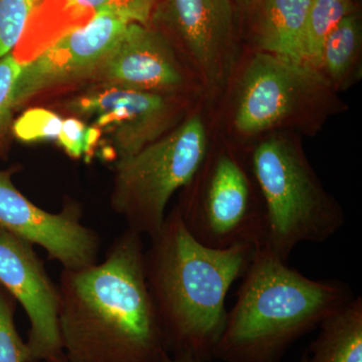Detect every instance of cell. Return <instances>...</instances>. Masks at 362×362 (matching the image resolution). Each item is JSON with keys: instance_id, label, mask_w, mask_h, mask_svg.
Masks as SVG:
<instances>
[{"instance_id": "277c9868", "label": "cell", "mask_w": 362, "mask_h": 362, "mask_svg": "<svg viewBox=\"0 0 362 362\" xmlns=\"http://www.w3.org/2000/svg\"><path fill=\"white\" fill-rule=\"evenodd\" d=\"M252 176L266 209L264 246L288 262L301 243H323L339 232L344 214L326 194L301 150L284 138L259 143L251 157Z\"/></svg>"}, {"instance_id": "ac0fdd59", "label": "cell", "mask_w": 362, "mask_h": 362, "mask_svg": "<svg viewBox=\"0 0 362 362\" xmlns=\"http://www.w3.org/2000/svg\"><path fill=\"white\" fill-rule=\"evenodd\" d=\"M361 42V25L357 14L352 13L340 21L323 45L319 73L340 82L347 75L358 56Z\"/></svg>"}, {"instance_id": "8fae6325", "label": "cell", "mask_w": 362, "mask_h": 362, "mask_svg": "<svg viewBox=\"0 0 362 362\" xmlns=\"http://www.w3.org/2000/svg\"><path fill=\"white\" fill-rule=\"evenodd\" d=\"M69 106L74 113L92 118L100 133L110 136L117 162L159 139L170 113L158 93L116 85L78 98Z\"/></svg>"}, {"instance_id": "8992f818", "label": "cell", "mask_w": 362, "mask_h": 362, "mask_svg": "<svg viewBox=\"0 0 362 362\" xmlns=\"http://www.w3.org/2000/svg\"><path fill=\"white\" fill-rule=\"evenodd\" d=\"M209 156V154H207ZM176 207L197 242L213 249L265 244L266 209L256 181L235 156L204 159Z\"/></svg>"}, {"instance_id": "9c48e42d", "label": "cell", "mask_w": 362, "mask_h": 362, "mask_svg": "<svg viewBox=\"0 0 362 362\" xmlns=\"http://www.w3.org/2000/svg\"><path fill=\"white\" fill-rule=\"evenodd\" d=\"M325 78L310 66L275 54H256L247 66L235 125L252 135L275 127L325 84Z\"/></svg>"}, {"instance_id": "d6986e66", "label": "cell", "mask_w": 362, "mask_h": 362, "mask_svg": "<svg viewBox=\"0 0 362 362\" xmlns=\"http://www.w3.org/2000/svg\"><path fill=\"white\" fill-rule=\"evenodd\" d=\"M35 0H0V59L11 54L25 33Z\"/></svg>"}, {"instance_id": "484cf974", "label": "cell", "mask_w": 362, "mask_h": 362, "mask_svg": "<svg viewBox=\"0 0 362 362\" xmlns=\"http://www.w3.org/2000/svg\"><path fill=\"white\" fill-rule=\"evenodd\" d=\"M307 358H308V352H305L303 357H302L301 362H307Z\"/></svg>"}, {"instance_id": "4fadbf2b", "label": "cell", "mask_w": 362, "mask_h": 362, "mask_svg": "<svg viewBox=\"0 0 362 362\" xmlns=\"http://www.w3.org/2000/svg\"><path fill=\"white\" fill-rule=\"evenodd\" d=\"M105 78L110 85L157 93L183 82L168 40L147 25L130 23L104 59Z\"/></svg>"}, {"instance_id": "ffe728a7", "label": "cell", "mask_w": 362, "mask_h": 362, "mask_svg": "<svg viewBox=\"0 0 362 362\" xmlns=\"http://www.w3.org/2000/svg\"><path fill=\"white\" fill-rule=\"evenodd\" d=\"M14 299L0 287V362H25V341L14 323Z\"/></svg>"}, {"instance_id": "3957f363", "label": "cell", "mask_w": 362, "mask_h": 362, "mask_svg": "<svg viewBox=\"0 0 362 362\" xmlns=\"http://www.w3.org/2000/svg\"><path fill=\"white\" fill-rule=\"evenodd\" d=\"M354 297L344 281L306 277L259 246L243 276L213 359L281 362L297 340Z\"/></svg>"}, {"instance_id": "e0dca14e", "label": "cell", "mask_w": 362, "mask_h": 362, "mask_svg": "<svg viewBox=\"0 0 362 362\" xmlns=\"http://www.w3.org/2000/svg\"><path fill=\"white\" fill-rule=\"evenodd\" d=\"M352 13V0H311L305 28V65L319 71L325 40Z\"/></svg>"}, {"instance_id": "30bf717a", "label": "cell", "mask_w": 362, "mask_h": 362, "mask_svg": "<svg viewBox=\"0 0 362 362\" xmlns=\"http://www.w3.org/2000/svg\"><path fill=\"white\" fill-rule=\"evenodd\" d=\"M129 23L120 16L99 14L87 25L54 40L23 65L14 88L16 108L37 93L103 63Z\"/></svg>"}, {"instance_id": "5bb4252c", "label": "cell", "mask_w": 362, "mask_h": 362, "mask_svg": "<svg viewBox=\"0 0 362 362\" xmlns=\"http://www.w3.org/2000/svg\"><path fill=\"white\" fill-rule=\"evenodd\" d=\"M257 40L263 52L304 64V37L311 0H259Z\"/></svg>"}, {"instance_id": "ba28073f", "label": "cell", "mask_w": 362, "mask_h": 362, "mask_svg": "<svg viewBox=\"0 0 362 362\" xmlns=\"http://www.w3.org/2000/svg\"><path fill=\"white\" fill-rule=\"evenodd\" d=\"M35 245L0 228V286L18 301L30 328L25 362L64 356L59 328V291Z\"/></svg>"}, {"instance_id": "44dd1931", "label": "cell", "mask_w": 362, "mask_h": 362, "mask_svg": "<svg viewBox=\"0 0 362 362\" xmlns=\"http://www.w3.org/2000/svg\"><path fill=\"white\" fill-rule=\"evenodd\" d=\"M61 117L42 108L30 109L14 124V133L25 142L57 139L61 131Z\"/></svg>"}, {"instance_id": "5b68a950", "label": "cell", "mask_w": 362, "mask_h": 362, "mask_svg": "<svg viewBox=\"0 0 362 362\" xmlns=\"http://www.w3.org/2000/svg\"><path fill=\"white\" fill-rule=\"evenodd\" d=\"M209 154L206 126L188 119L166 137L117 162L112 209L127 228L150 239L160 230L169 199L190 182Z\"/></svg>"}, {"instance_id": "7c38bea8", "label": "cell", "mask_w": 362, "mask_h": 362, "mask_svg": "<svg viewBox=\"0 0 362 362\" xmlns=\"http://www.w3.org/2000/svg\"><path fill=\"white\" fill-rule=\"evenodd\" d=\"M160 16L187 47L204 80L221 84L232 49V0H163Z\"/></svg>"}, {"instance_id": "9a60e30c", "label": "cell", "mask_w": 362, "mask_h": 362, "mask_svg": "<svg viewBox=\"0 0 362 362\" xmlns=\"http://www.w3.org/2000/svg\"><path fill=\"white\" fill-rule=\"evenodd\" d=\"M307 362H362V297L324 319Z\"/></svg>"}, {"instance_id": "7a4b0ae2", "label": "cell", "mask_w": 362, "mask_h": 362, "mask_svg": "<svg viewBox=\"0 0 362 362\" xmlns=\"http://www.w3.org/2000/svg\"><path fill=\"white\" fill-rule=\"evenodd\" d=\"M150 240L145 280L169 354L213 361L228 315L226 295L258 247L204 246L188 232L176 207Z\"/></svg>"}, {"instance_id": "d4e9b609", "label": "cell", "mask_w": 362, "mask_h": 362, "mask_svg": "<svg viewBox=\"0 0 362 362\" xmlns=\"http://www.w3.org/2000/svg\"><path fill=\"white\" fill-rule=\"evenodd\" d=\"M239 1L245 6H251L252 4H257L259 0H239Z\"/></svg>"}, {"instance_id": "2e32d148", "label": "cell", "mask_w": 362, "mask_h": 362, "mask_svg": "<svg viewBox=\"0 0 362 362\" xmlns=\"http://www.w3.org/2000/svg\"><path fill=\"white\" fill-rule=\"evenodd\" d=\"M49 4L54 20L66 33L104 13L147 25L156 0H49Z\"/></svg>"}, {"instance_id": "cb8c5ba5", "label": "cell", "mask_w": 362, "mask_h": 362, "mask_svg": "<svg viewBox=\"0 0 362 362\" xmlns=\"http://www.w3.org/2000/svg\"><path fill=\"white\" fill-rule=\"evenodd\" d=\"M42 362H68L65 356L59 357H52V358L45 359ZM168 362H209L197 358V357L189 356V354H173L170 356Z\"/></svg>"}, {"instance_id": "52a82bcc", "label": "cell", "mask_w": 362, "mask_h": 362, "mask_svg": "<svg viewBox=\"0 0 362 362\" xmlns=\"http://www.w3.org/2000/svg\"><path fill=\"white\" fill-rule=\"evenodd\" d=\"M13 173V169L0 171V228L42 247L65 270L97 264L102 239L82 223L80 207L66 202L58 214L40 209L14 187Z\"/></svg>"}, {"instance_id": "6da1fadb", "label": "cell", "mask_w": 362, "mask_h": 362, "mask_svg": "<svg viewBox=\"0 0 362 362\" xmlns=\"http://www.w3.org/2000/svg\"><path fill=\"white\" fill-rule=\"evenodd\" d=\"M143 235L126 228L101 262L63 269L59 328L68 362H168L144 274Z\"/></svg>"}, {"instance_id": "603a6c76", "label": "cell", "mask_w": 362, "mask_h": 362, "mask_svg": "<svg viewBox=\"0 0 362 362\" xmlns=\"http://www.w3.org/2000/svg\"><path fill=\"white\" fill-rule=\"evenodd\" d=\"M23 65L13 52L0 59V135L11 124L14 105V88Z\"/></svg>"}, {"instance_id": "7402d4cb", "label": "cell", "mask_w": 362, "mask_h": 362, "mask_svg": "<svg viewBox=\"0 0 362 362\" xmlns=\"http://www.w3.org/2000/svg\"><path fill=\"white\" fill-rule=\"evenodd\" d=\"M100 131L95 127H88L82 121L69 118L62 123L58 138L59 144L73 158H80L89 154L100 137Z\"/></svg>"}]
</instances>
